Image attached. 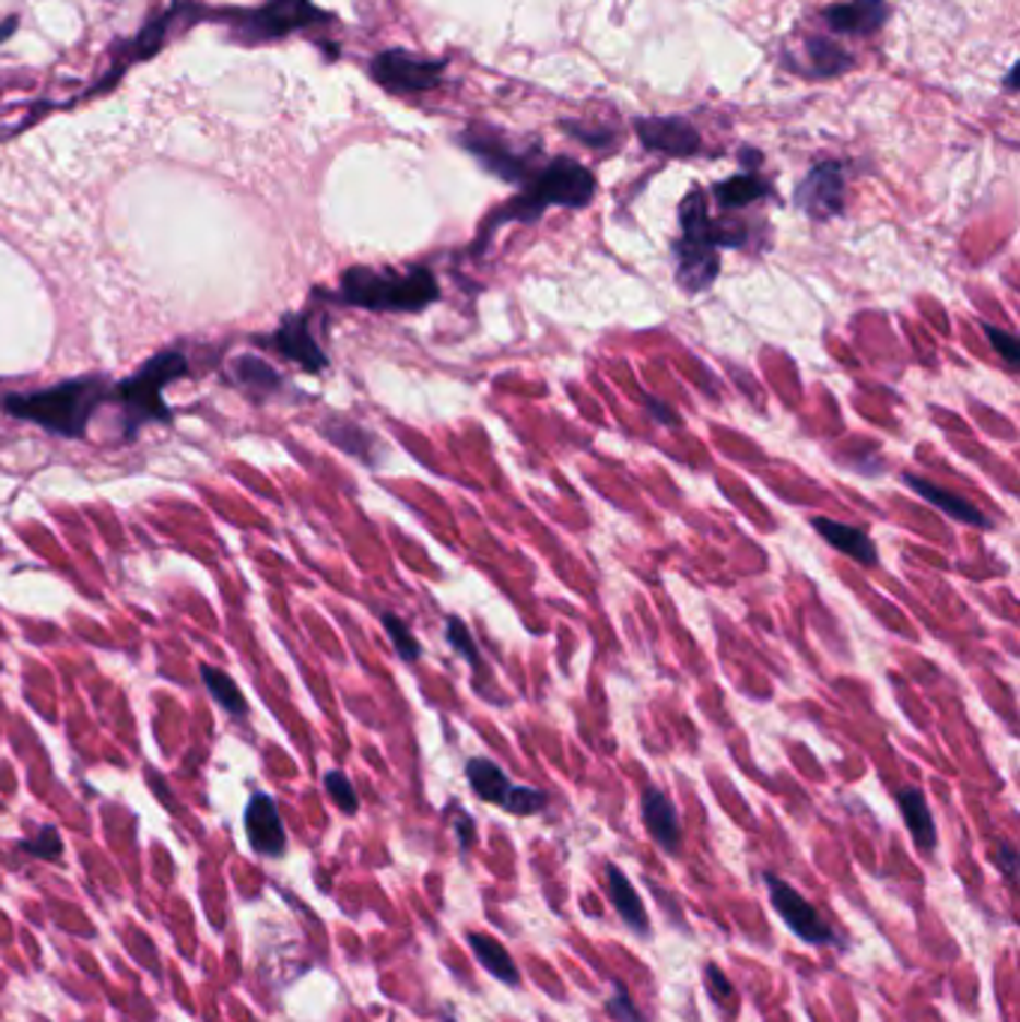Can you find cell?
Wrapping results in <instances>:
<instances>
[{"label": "cell", "mask_w": 1020, "mask_h": 1022, "mask_svg": "<svg viewBox=\"0 0 1020 1022\" xmlns=\"http://www.w3.org/2000/svg\"><path fill=\"white\" fill-rule=\"evenodd\" d=\"M808 72L811 75H839L844 69L853 67V57L847 51H841L839 46H832V43H823V39H811L808 43Z\"/></svg>", "instance_id": "23"}, {"label": "cell", "mask_w": 1020, "mask_h": 1022, "mask_svg": "<svg viewBox=\"0 0 1020 1022\" xmlns=\"http://www.w3.org/2000/svg\"><path fill=\"white\" fill-rule=\"evenodd\" d=\"M318 22H327V15L318 7H312L308 0H267V7L249 12L239 22V36L246 43H261V39H275V36H284Z\"/></svg>", "instance_id": "7"}, {"label": "cell", "mask_w": 1020, "mask_h": 1022, "mask_svg": "<svg viewBox=\"0 0 1020 1022\" xmlns=\"http://www.w3.org/2000/svg\"><path fill=\"white\" fill-rule=\"evenodd\" d=\"M186 372H189V365H186L180 353H160L136 377H129V380L117 386V398L124 401L126 419H129V434L136 431L138 422H148V419L168 422L171 413L168 407L162 404L160 389L165 383L183 377Z\"/></svg>", "instance_id": "5"}, {"label": "cell", "mask_w": 1020, "mask_h": 1022, "mask_svg": "<svg viewBox=\"0 0 1020 1022\" xmlns=\"http://www.w3.org/2000/svg\"><path fill=\"white\" fill-rule=\"evenodd\" d=\"M763 195H770V186L754 177V174H742V177H730V180L718 183L715 186V198L725 210H739L746 203L758 201Z\"/></svg>", "instance_id": "22"}, {"label": "cell", "mask_w": 1020, "mask_h": 1022, "mask_svg": "<svg viewBox=\"0 0 1020 1022\" xmlns=\"http://www.w3.org/2000/svg\"><path fill=\"white\" fill-rule=\"evenodd\" d=\"M703 977H706V989H710V996H713L722 1008H730V1005L737 1001V989H734V984L727 980L725 972L715 966V963H706V966H703Z\"/></svg>", "instance_id": "30"}, {"label": "cell", "mask_w": 1020, "mask_h": 1022, "mask_svg": "<svg viewBox=\"0 0 1020 1022\" xmlns=\"http://www.w3.org/2000/svg\"><path fill=\"white\" fill-rule=\"evenodd\" d=\"M608 1013L613 1017V1022H646L644 1013L637 1011V1005L620 980H613V996L608 1001Z\"/></svg>", "instance_id": "28"}, {"label": "cell", "mask_w": 1020, "mask_h": 1022, "mask_svg": "<svg viewBox=\"0 0 1020 1022\" xmlns=\"http://www.w3.org/2000/svg\"><path fill=\"white\" fill-rule=\"evenodd\" d=\"M886 19V0H851V3H839V7H829L826 22L832 31L841 34H874Z\"/></svg>", "instance_id": "14"}, {"label": "cell", "mask_w": 1020, "mask_h": 1022, "mask_svg": "<svg viewBox=\"0 0 1020 1022\" xmlns=\"http://www.w3.org/2000/svg\"><path fill=\"white\" fill-rule=\"evenodd\" d=\"M201 676H204L207 691H210L231 715H243V712H246V700H243V694H239V688L234 685L231 676L215 670V667H201Z\"/></svg>", "instance_id": "24"}, {"label": "cell", "mask_w": 1020, "mask_h": 1022, "mask_svg": "<svg viewBox=\"0 0 1020 1022\" xmlns=\"http://www.w3.org/2000/svg\"><path fill=\"white\" fill-rule=\"evenodd\" d=\"M446 637H449V643H453L455 649L461 651V655H465L467 661L473 663V667H479V649H477V643H473V637H470V631H467V625L465 622H461V619L458 616H449L446 619Z\"/></svg>", "instance_id": "31"}, {"label": "cell", "mask_w": 1020, "mask_h": 1022, "mask_svg": "<svg viewBox=\"0 0 1020 1022\" xmlns=\"http://www.w3.org/2000/svg\"><path fill=\"white\" fill-rule=\"evenodd\" d=\"M443 60H422L408 51H384L372 63V75L392 93H422L437 87L443 79Z\"/></svg>", "instance_id": "8"}, {"label": "cell", "mask_w": 1020, "mask_h": 1022, "mask_svg": "<svg viewBox=\"0 0 1020 1022\" xmlns=\"http://www.w3.org/2000/svg\"><path fill=\"white\" fill-rule=\"evenodd\" d=\"M814 529L823 536L826 544H832L835 551L847 553L851 560L861 562V565H874L877 562V544L865 536V529L841 524V520H832V517H817Z\"/></svg>", "instance_id": "15"}, {"label": "cell", "mask_w": 1020, "mask_h": 1022, "mask_svg": "<svg viewBox=\"0 0 1020 1022\" xmlns=\"http://www.w3.org/2000/svg\"><path fill=\"white\" fill-rule=\"evenodd\" d=\"M605 877H608V897H611L617 915L629 924V930L632 932H637V936H649V915H646L644 903H641V897H637V891L632 888V882L625 879L623 870L608 865Z\"/></svg>", "instance_id": "16"}, {"label": "cell", "mask_w": 1020, "mask_h": 1022, "mask_svg": "<svg viewBox=\"0 0 1020 1022\" xmlns=\"http://www.w3.org/2000/svg\"><path fill=\"white\" fill-rule=\"evenodd\" d=\"M994 865H997V870H1003V877L1015 882V877H1018V853H1015L1011 843H999L997 853H994Z\"/></svg>", "instance_id": "34"}, {"label": "cell", "mask_w": 1020, "mask_h": 1022, "mask_svg": "<svg viewBox=\"0 0 1020 1022\" xmlns=\"http://www.w3.org/2000/svg\"><path fill=\"white\" fill-rule=\"evenodd\" d=\"M898 808H901V817L907 822L910 834H913V841L922 853H934L937 849V825H934V817H930L928 801H925V792L916 787H907L898 792Z\"/></svg>", "instance_id": "17"}, {"label": "cell", "mask_w": 1020, "mask_h": 1022, "mask_svg": "<svg viewBox=\"0 0 1020 1022\" xmlns=\"http://www.w3.org/2000/svg\"><path fill=\"white\" fill-rule=\"evenodd\" d=\"M544 792L530 787H512L506 801H503V808L509 810V813H518V817H530V813H539L544 808Z\"/></svg>", "instance_id": "26"}, {"label": "cell", "mask_w": 1020, "mask_h": 1022, "mask_svg": "<svg viewBox=\"0 0 1020 1022\" xmlns=\"http://www.w3.org/2000/svg\"><path fill=\"white\" fill-rule=\"evenodd\" d=\"M246 834L249 843L263 855H282L284 853V825L279 820V810L270 796H255L246 808Z\"/></svg>", "instance_id": "12"}, {"label": "cell", "mask_w": 1020, "mask_h": 1022, "mask_svg": "<svg viewBox=\"0 0 1020 1022\" xmlns=\"http://www.w3.org/2000/svg\"><path fill=\"white\" fill-rule=\"evenodd\" d=\"M441 287L429 270H365L353 267L341 275V303L372 312H422L437 303Z\"/></svg>", "instance_id": "2"}, {"label": "cell", "mask_w": 1020, "mask_h": 1022, "mask_svg": "<svg viewBox=\"0 0 1020 1022\" xmlns=\"http://www.w3.org/2000/svg\"><path fill=\"white\" fill-rule=\"evenodd\" d=\"M384 625H386V631H389L392 643H396L398 655H401L405 661H417V658H420V643H417V637L410 634L408 625H405L398 616H392V613H386Z\"/></svg>", "instance_id": "27"}, {"label": "cell", "mask_w": 1020, "mask_h": 1022, "mask_svg": "<svg viewBox=\"0 0 1020 1022\" xmlns=\"http://www.w3.org/2000/svg\"><path fill=\"white\" fill-rule=\"evenodd\" d=\"M446 1022H455V1020H446Z\"/></svg>", "instance_id": "36"}, {"label": "cell", "mask_w": 1020, "mask_h": 1022, "mask_svg": "<svg viewBox=\"0 0 1020 1022\" xmlns=\"http://www.w3.org/2000/svg\"><path fill=\"white\" fill-rule=\"evenodd\" d=\"M641 813H644V825L646 832L653 834V841L665 853H677L682 843V822L673 801L661 789L646 787L644 796H641Z\"/></svg>", "instance_id": "11"}, {"label": "cell", "mask_w": 1020, "mask_h": 1022, "mask_svg": "<svg viewBox=\"0 0 1020 1022\" xmlns=\"http://www.w3.org/2000/svg\"><path fill=\"white\" fill-rule=\"evenodd\" d=\"M593 191H596V177L590 171L578 165L575 158H554L548 168L536 177L527 191L515 203H509L500 219H521V222H534L544 213V207L560 203V207H572L581 210L593 201Z\"/></svg>", "instance_id": "4"}, {"label": "cell", "mask_w": 1020, "mask_h": 1022, "mask_svg": "<svg viewBox=\"0 0 1020 1022\" xmlns=\"http://www.w3.org/2000/svg\"><path fill=\"white\" fill-rule=\"evenodd\" d=\"M275 348L282 350L288 360L300 362L306 372H320L327 368V356L318 348V341L308 332V324L303 317H288L282 329L275 332Z\"/></svg>", "instance_id": "13"}, {"label": "cell", "mask_w": 1020, "mask_h": 1022, "mask_svg": "<svg viewBox=\"0 0 1020 1022\" xmlns=\"http://www.w3.org/2000/svg\"><path fill=\"white\" fill-rule=\"evenodd\" d=\"M234 377L243 386H255V389H272L279 383V374L272 372L267 362L255 360V356H243V360L234 362Z\"/></svg>", "instance_id": "25"}, {"label": "cell", "mask_w": 1020, "mask_h": 1022, "mask_svg": "<svg viewBox=\"0 0 1020 1022\" xmlns=\"http://www.w3.org/2000/svg\"><path fill=\"white\" fill-rule=\"evenodd\" d=\"M985 336H987V341L994 344V350H997L999 356H1003V360L1009 362L1011 368H1015L1020 356L1018 338L1011 336V332H1006V329H999V326H990V324H985Z\"/></svg>", "instance_id": "32"}, {"label": "cell", "mask_w": 1020, "mask_h": 1022, "mask_svg": "<svg viewBox=\"0 0 1020 1022\" xmlns=\"http://www.w3.org/2000/svg\"><path fill=\"white\" fill-rule=\"evenodd\" d=\"M467 944H470V951H473V956L479 960V966L485 968L488 975L497 977L500 984H506V987H518V984H521V972L515 966V960H512L509 951H506L494 936L470 932V936H467Z\"/></svg>", "instance_id": "19"}, {"label": "cell", "mask_w": 1020, "mask_h": 1022, "mask_svg": "<svg viewBox=\"0 0 1020 1022\" xmlns=\"http://www.w3.org/2000/svg\"><path fill=\"white\" fill-rule=\"evenodd\" d=\"M27 849L39 858H57L60 855V837L55 829H43V834L36 841H27Z\"/></svg>", "instance_id": "33"}, {"label": "cell", "mask_w": 1020, "mask_h": 1022, "mask_svg": "<svg viewBox=\"0 0 1020 1022\" xmlns=\"http://www.w3.org/2000/svg\"><path fill=\"white\" fill-rule=\"evenodd\" d=\"M324 784H327L329 798H332V801H336L344 813H356V808H360V798H356V789L351 787V780H348V777L341 775V772H329Z\"/></svg>", "instance_id": "29"}, {"label": "cell", "mask_w": 1020, "mask_h": 1022, "mask_svg": "<svg viewBox=\"0 0 1020 1022\" xmlns=\"http://www.w3.org/2000/svg\"><path fill=\"white\" fill-rule=\"evenodd\" d=\"M12 31H15V19H10V22H7V24H0V39H7V36H10Z\"/></svg>", "instance_id": "35"}, {"label": "cell", "mask_w": 1020, "mask_h": 1022, "mask_svg": "<svg viewBox=\"0 0 1020 1022\" xmlns=\"http://www.w3.org/2000/svg\"><path fill=\"white\" fill-rule=\"evenodd\" d=\"M644 146L658 150L665 156H692L701 150V136L682 117H641L635 124Z\"/></svg>", "instance_id": "10"}, {"label": "cell", "mask_w": 1020, "mask_h": 1022, "mask_svg": "<svg viewBox=\"0 0 1020 1022\" xmlns=\"http://www.w3.org/2000/svg\"><path fill=\"white\" fill-rule=\"evenodd\" d=\"M682 239L673 246L677 255V284L685 293H701L718 275V246H715L713 222L706 213L703 191L694 189L680 207Z\"/></svg>", "instance_id": "3"}, {"label": "cell", "mask_w": 1020, "mask_h": 1022, "mask_svg": "<svg viewBox=\"0 0 1020 1022\" xmlns=\"http://www.w3.org/2000/svg\"><path fill=\"white\" fill-rule=\"evenodd\" d=\"M796 203L811 219H832L844 210V174L835 162H823L808 171V177L796 189Z\"/></svg>", "instance_id": "9"}, {"label": "cell", "mask_w": 1020, "mask_h": 1022, "mask_svg": "<svg viewBox=\"0 0 1020 1022\" xmlns=\"http://www.w3.org/2000/svg\"><path fill=\"white\" fill-rule=\"evenodd\" d=\"M105 398V380L99 377H79V380L57 383L39 392L10 395L3 407L12 416L36 422L60 437H84L91 422L93 407Z\"/></svg>", "instance_id": "1"}, {"label": "cell", "mask_w": 1020, "mask_h": 1022, "mask_svg": "<svg viewBox=\"0 0 1020 1022\" xmlns=\"http://www.w3.org/2000/svg\"><path fill=\"white\" fill-rule=\"evenodd\" d=\"M467 780H470V787H473V792L482 801H491V804H500V808H503V801H506L512 789L509 777L503 775V768L485 760V756H477V760L467 763Z\"/></svg>", "instance_id": "20"}, {"label": "cell", "mask_w": 1020, "mask_h": 1022, "mask_svg": "<svg viewBox=\"0 0 1020 1022\" xmlns=\"http://www.w3.org/2000/svg\"><path fill=\"white\" fill-rule=\"evenodd\" d=\"M324 434H327L339 449L351 451L356 458H363V461H375L372 458V446H375V437L372 434H365L363 427L353 425L348 419H329L327 425H324Z\"/></svg>", "instance_id": "21"}, {"label": "cell", "mask_w": 1020, "mask_h": 1022, "mask_svg": "<svg viewBox=\"0 0 1020 1022\" xmlns=\"http://www.w3.org/2000/svg\"><path fill=\"white\" fill-rule=\"evenodd\" d=\"M766 888H770V900L778 918H782L796 939H802L806 944H832L835 942V930L829 927V921L820 912L808 903L790 882H784L775 873H766Z\"/></svg>", "instance_id": "6"}, {"label": "cell", "mask_w": 1020, "mask_h": 1022, "mask_svg": "<svg viewBox=\"0 0 1020 1022\" xmlns=\"http://www.w3.org/2000/svg\"><path fill=\"white\" fill-rule=\"evenodd\" d=\"M904 482H907L910 487L922 496V500H928V503H934V506L942 508V512H949L954 520L970 524V527H987V517L982 515V512H978L970 500H964L961 494H952L949 487H937V484L925 482V479H918V475H913V472L904 475Z\"/></svg>", "instance_id": "18"}]
</instances>
